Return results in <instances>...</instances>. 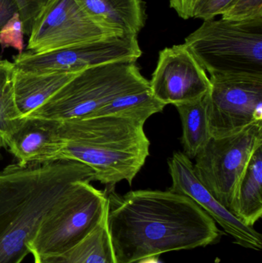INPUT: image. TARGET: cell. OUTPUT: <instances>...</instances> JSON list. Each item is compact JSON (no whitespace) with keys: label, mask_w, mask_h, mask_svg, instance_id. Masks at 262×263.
Wrapping results in <instances>:
<instances>
[{"label":"cell","mask_w":262,"mask_h":263,"mask_svg":"<svg viewBox=\"0 0 262 263\" xmlns=\"http://www.w3.org/2000/svg\"><path fill=\"white\" fill-rule=\"evenodd\" d=\"M33 257L35 263H118L108 228L107 215L85 239L69 250Z\"/></svg>","instance_id":"16"},{"label":"cell","mask_w":262,"mask_h":263,"mask_svg":"<svg viewBox=\"0 0 262 263\" xmlns=\"http://www.w3.org/2000/svg\"><path fill=\"white\" fill-rule=\"evenodd\" d=\"M166 106L153 97L149 87L117 97L90 117L123 116L146 123L151 116L162 112Z\"/></svg>","instance_id":"20"},{"label":"cell","mask_w":262,"mask_h":263,"mask_svg":"<svg viewBox=\"0 0 262 263\" xmlns=\"http://www.w3.org/2000/svg\"><path fill=\"white\" fill-rule=\"evenodd\" d=\"M175 106L183 125V153L189 159H195L212 139L208 125L205 99Z\"/></svg>","instance_id":"19"},{"label":"cell","mask_w":262,"mask_h":263,"mask_svg":"<svg viewBox=\"0 0 262 263\" xmlns=\"http://www.w3.org/2000/svg\"><path fill=\"white\" fill-rule=\"evenodd\" d=\"M172 184L169 190L185 195L198 204L215 222L219 224L234 242L244 248L260 251L261 235L253 227L240 222L228 209L221 205L201 183L194 172L193 164L184 153H175L169 162Z\"/></svg>","instance_id":"12"},{"label":"cell","mask_w":262,"mask_h":263,"mask_svg":"<svg viewBox=\"0 0 262 263\" xmlns=\"http://www.w3.org/2000/svg\"><path fill=\"white\" fill-rule=\"evenodd\" d=\"M94 172L75 161L26 165L0 172V263H22L45 219Z\"/></svg>","instance_id":"2"},{"label":"cell","mask_w":262,"mask_h":263,"mask_svg":"<svg viewBox=\"0 0 262 263\" xmlns=\"http://www.w3.org/2000/svg\"><path fill=\"white\" fill-rule=\"evenodd\" d=\"M184 45L211 77L262 78V17L206 20Z\"/></svg>","instance_id":"4"},{"label":"cell","mask_w":262,"mask_h":263,"mask_svg":"<svg viewBox=\"0 0 262 263\" xmlns=\"http://www.w3.org/2000/svg\"><path fill=\"white\" fill-rule=\"evenodd\" d=\"M262 17V0H233L221 15L223 20L240 22Z\"/></svg>","instance_id":"21"},{"label":"cell","mask_w":262,"mask_h":263,"mask_svg":"<svg viewBox=\"0 0 262 263\" xmlns=\"http://www.w3.org/2000/svg\"><path fill=\"white\" fill-rule=\"evenodd\" d=\"M58 126V121L25 117L7 149L21 165L55 162L64 147Z\"/></svg>","instance_id":"13"},{"label":"cell","mask_w":262,"mask_h":263,"mask_svg":"<svg viewBox=\"0 0 262 263\" xmlns=\"http://www.w3.org/2000/svg\"><path fill=\"white\" fill-rule=\"evenodd\" d=\"M261 145L262 122H258L231 136L212 137L195 158L197 177L228 210L252 154Z\"/></svg>","instance_id":"7"},{"label":"cell","mask_w":262,"mask_h":263,"mask_svg":"<svg viewBox=\"0 0 262 263\" xmlns=\"http://www.w3.org/2000/svg\"><path fill=\"white\" fill-rule=\"evenodd\" d=\"M108 213L106 192L80 182L72 193L45 219L28 244L33 256L62 253L86 237Z\"/></svg>","instance_id":"6"},{"label":"cell","mask_w":262,"mask_h":263,"mask_svg":"<svg viewBox=\"0 0 262 263\" xmlns=\"http://www.w3.org/2000/svg\"><path fill=\"white\" fill-rule=\"evenodd\" d=\"M142 54L138 35L124 33L44 53L22 52L13 63L26 73H77L109 63H135Z\"/></svg>","instance_id":"8"},{"label":"cell","mask_w":262,"mask_h":263,"mask_svg":"<svg viewBox=\"0 0 262 263\" xmlns=\"http://www.w3.org/2000/svg\"><path fill=\"white\" fill-rule=\"evenodd\" d=\"M149 87L135 63L101 65L77 73L26 117L58 122L89 118L117 97Z\"/></svg>","instance_id":"5"},{"label":"cell","mask_w":262,"mask_h":263,"mask_svg":"<svg viewBox=\"0 0 262 263\" xmlns=\"http://www.w3.org/2000/svg\"><path fill=\"white\" fill-rule=\"evenodd\" d=\"M158 257V256H154V257L146 258V259H141L135 263H161Z\"/></svg>","instance_id":"27"},{"label":"cell","mask_w":262,"mask_h":263,"mask_svg":"<svg viewBox=\"0 0 262 263\" xmlns=\"http://www.w3.org/2000/svg\"><path fill=\"white\" fill-rule=\"evenodd\" d=\"M64 147L56 161H75L92 168L105 191L127 181L132 185L149 155L144 122L123 116H100L58 122Z\"/></svg>","instance_id":"3"},{"label":"cell","mask_w":262,"mask_h":263,"mask_svg":"<svg viewBox=\"0 0 262 263\" xmlns=\"http://www.w3.org/2000/svg\"><path fill=\"white\" fill-rule=\"evenodd\" d=\"M18 13L23 23L24 34L29 35L37 18L50 0H15Z\"/></svg>","instance_id":"23"},{"label":"cell","mask_w":262,"mask_h":263,"mask_svg":"<svg viewBox=\"0 0 262 263\" xmlns=\"http://www.w3.org/2000/svg\"><path fill=\"white\" fill-rule=\"evenodd\" d=\"M121 35L95 23L77 0H50L32 27L27 49L44 53Z\"/></svg>","instance_id":"10"},{"label":"cell","mask_w":262,"mask_h":263,"mask_svg":"<svg viewBox=\"0 0 262 263\" xmlns=\"http://www.w3.org/2000/svg\"><path fill=\"white\" fill-rule=\"evenodd\" d=\"M17 12L18 8L15 0H0V31Z\"/></svg>","instance_id":"26"},{"label":"cell","mask_w":262,"mask_h":263,"mask_svg":"<svg viewBox=\"0 0 262 263\" xmlns=\"http://www.w3.org/2000/svg\"><path fill=\"white\" fill-rule=\"evenodd\" d=\"M24 31L23 23L18 12L15 13L0 31V46L2 49L12 47L19 53L23 52Z\"/></svg>","instance_id":"22"},{"label":"cell","mask_w":262,"mask_h":263,"mask_svg":"<svg viewBox=\"0 0 262 263\" xmlns=\"http://www.w3.org/2000/svg\"><path fill=\"white\" fill-rule=\"evenodd\" d=\"M233 0H199L195 6L193 18L204 20H214L223 15Z\"/></svg>","instance_id":"24"},{"label":"cell","mask_w":262,"mask_h":263,"mask_svg":"<svg viewBox=\"0 0 262 263\" xmlns=\"http://www.w3.org/2000/svg\"><path fill=\"white\" fill-rule=\"evenodd\" d=\"M210 79L184 44L160 51L156 68L149 81L153 97L163 104L192 103L210 90Z\"/></svg>","instance_id":"11"},{"label":"cell","mask_w":262,"mask_h":263,"mask_svg":"<svg viewBox=\"0 0 262 263\" xmlns=\"http://www.w3.org/2000/svg\"><path fill=\"white\" fill-rule=\"evenodd\" d=\"M229 211L253 227L262 216V145L255 149L235 189Z\"/></svg>","instance_id":"15"},{"label":"cell","mask_w":262,"mask_h":263,"mask_svg":"<svg viewBox=\"0 0 262 263\" xmlns=\"http://www.w3.org/2000/svg\"><path fill=\"white\" fill-rule=\"evenodd\" d=\"M15 72L13 62L0 59V148L6 149L12 135L25 120L15 101Z\"/></svg>","instance_id":"18"},{"label":"cell","mask_w":262,"mask_h":263,"mask_svg":"<svg viewBox=\"0 0 262 263\" xmlns=\"http://www.w3.org/2000/svg\"><path fill=\"white\" fill-rule=\"evenodd\" d=\"M77 73L32 74L16 69L14 82L15 101L23 117L43 106Z\"/></svg>","instance_id":"17"},{"label":"cell","mask_w":262,"mask_h":263,"mask_svg":"<svg viewBox=\"0 0 262 263\" xmlns=\"http://www.w3.org/2000/svg\"><path fill=\"white\" fill-rule=\"evenodd\" d=\"M108 196L107 223L118 263L218 242L216 222L192 199L167 190H136Z\"/></svg>","instance_id":"1"},{"label":"cell","mask_w":262,"mask_h":263,"mask_svg":"<svg viewBox=\"0 0 262 263\" xmlns=\"http://www.w3.org/2000/svg\"><path fill=\"white\" fill-rule=\"evenodd\" d=\"M86 13L103 27L138 35L146 26L143 0H77Z\"/></svg>","instance_id":"14"},{"label":"cell","mask_w":262,"mask_h":263,"mask_svg":"<svg viewBox=\"0 0 262 263\" xmlns=\"http://www.w3.org/2000/svg\"><path fill=\"white\" fill-rule=\"evenodd\" d=\"M204 97L212 138L231 136L262 122V78L210 77Z\"/></svg>","instance_id":"9"},{"label":"cell","mask_w":262,"mask_h":263,"mask_svg":"<svg viewBox=\"0 0 262 263\" xmlns=\"http://www.w3.org/2000/svg\"><path fill=\"white\" fill-rule=\"evenodd\" d=\"M0 149H1V148H0ZM1 153H0V158H1Z\"/></svg>","instance_id":"28"},{"label":"cell","mask_w":262,"mask_h":263,"mask_svg":"<svg viewBox=\"0 0 262 263\" xmlns=\"http://www.w3.org/2000/svg\"><path fill=\"white\" fill-rule=\"evenodd\" d=\"M198 1L199 0H169V5L180 18L189 20L193 18L194 9Z\"/></svg>","instance_id":"25"}]
</instances>
